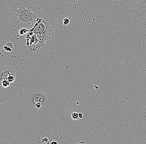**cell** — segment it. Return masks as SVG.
<instances>
[{
  "instance_id": "1",
  "label": "cell",
  "mask_w": 146,
  "mask_h": 144,
  "mask_svg": "<svg viewBox=\"0 0 146 144\" xmlns=\"http://www.w3.org/2000/svg\"><path fill=\"white\" fill-rule=\"evenodd\" d=\"M10 20L17 27L29 28L43 19L39 5L32 0H19L10 9Z\"/></svg>"
},
{
  "instance_id": "2",
  "label": "cell",
  "mask_w": 146,
  "mask_h": 144,
  "mask_svg": "<svg viewBox=\"0 0 146 144\" xmlns=\"http://www.w3.org/2000/svg\"><path fill=\"white\" fill-rule=\"evenodd\" d=\"M30 31L36 35L40 42L45 46L46 42L49 40L51 34V29L49 23L43 19H40Z\"/></svg>"
},
{
  "instance_id": "3",
  "label": "cell",
  "mask_w": 146,
  "mask_h": 144,
  "mask_svg": "<svg viewBox=\"0 0 146 144\" xmlns=\"http://www.w3.org/2000/svg\"><path fill=\"white\" fill-rule=\"evenodd\" d=\"M29 103L33 107L36 104L40 103L45 108L48 104V98L44 92L40 90H36L31 94L29 98Z\"/></svg>"
},
{
  "instance_id": "4",
  "label": "cell",
  "mask_w": 146,
  "mask_h": 144,
  "mask_svg": "<svg viewBox=\"0 0 146 144\" xmlns=\"http://www.w3.org/2000/svg\"><path fill=\"white\" fill-rule=\"evenodd\" d=\"M14 66L2 67L1 69V73H0L1 81L4 79H7L9 74L11 73H14Z\"/></svg>"
},
{
  "instance_id": "5",
  "label": "cell",
  "mask_w": 146,
  "mask_h": 144,
  "mask_svg": "<svg viewBox=\"0 0 146 144\" xmlns=\"http://www.w3.org/2000/svg\"><path fill=\"white\" fill-rule=\"evenodd\" d=\"M138 7L141 11V15L146 19V0H138Z\"/></svg>"
},
{
  "instance_id": "6",
  "label": "cell",
  "mask_w": 146,
  "mask_h": 144,
  "mask_svg": "<svg viewBox=\"0 0 146 144\" xmlns=\"http://www.w3.org/2000/svg\"><path fill=\"white\" fill-rule=\"evenodd\" d=\"M1 87L4 88H6L9 87L11 83L9 82L7 79L1 81Z\"/></svg>"
},
{
  "instance_id": "7",
  "label": "cell",
  "mask_w": 146,
  "mask_h": 144,
  "mask_svg": "<svg viewBox=\"0 0 146 144\" xmlns=\"http://www.w3.org/2000/svg\"><path fill=\"white\" fill-rule=\"evenodd\" d=\"M7 80L9 81V82L12 83L14 82L15 80V74L14 73H11L9 74V77H8Z\"/></svg>"
},
{
  "instance_id": "8",
  "label": "cell",
  "mask_w": 146,
  "mask_h": 144,
  "mask_svg": "<svg viewBox=\"0 0 146 144\" xmlns=\"http://www.w3.org/2000/svg\"><path fill=\"white\" fill-rule=\"evenodd\" d=\"M72 117L74 120H77L79 119L78 113H73L72 114Z\"/></svg>"
},
{
  "instance_id": "9",
  "label": "cell",
  "mask_w": 146,
  "mask_h": 144,
  "mask_svg": "<svg viewBox=\"0 0 146 144\" xmlns=\"http://www.w3.org/2000/svg\"><path fill=\"white\" fill-rule=\"evenodd\" d=\"M19 31H20L19 32L20 34L21 35H23L27 33V31H28V30L25 28H21Z\"/></svg>"
},
{
  "instance_id": "10",
  "label": "cell",
  "mask_w": 146,
  "mask_h": 144,
  "mask_svg": "<svg viewBox=\"0 0 146 144\" xmlns=\"http://www.w3.org/2000/svg\"><path fill=\"white\" fill-rule=\"evenodd\" d=\"M42 143H49V140L48 138L45 137L42 139Z\"/></svg>"
},
{
  "instance_id": "11",
  "label": "cell",
  "mask_w": 146,
  "mask_h": 144,
  "mask_svg": "<svg viewBox=\"0 0 146 144\" xmlns=\"http://www.w3.org/2000/svg\"><path fill=\"white\" fill-rule=\"evenodd\" d=\"M69 20L68 19H65L64 21V24L65 25H68L69 23Z\"/></svg>"
},
{
  "instance_id": "12",
  "label": "cell",
  "mask_w": 146,
  "mask_h": 144,
  "mask_svg": "<svg viewBox=\"0 0 146 144\" xmlns=\"http://www.w3.org/2000/svg\"><path fill=\"white\" fill-rule=\"evenodd\" d=\"M78 117L79 118H82L83 117V115L82 113H78Z\"/></svg>"
},
{
  "instance_id": "13",
  "label": "cell",
  "mask_w": 146,
  "mask_h": 144,
  "mask_svg": "<svg viewBox=\"0 0 146 144\" xmlns=\"http://www.w3.org/2000/svg\"><path fill=\"white\" fill-rule=\"evenodd\" d=\"M51 144H58V143L56 142H54V141H52V142H51V143H50Z\"/></svg>"
}]
</instances>
